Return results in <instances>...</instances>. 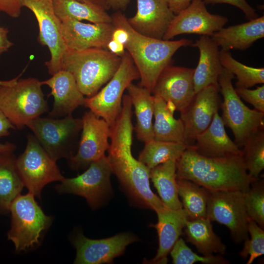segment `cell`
Wrapping results in <instances>:
<instances>
[{
  "mask_svg": "<svg viewBox=\"0 0 264 264\" xmlns=\"http://www.w3.org/2000/svg\"><path fill=\"white\" fill-rule=\"evenodd\" d=\"M132 104L128 94L123 96L121 112L110 127V140L107 156L114 174L137 203L155 212L164 207L150 186V169L132 153Z\"/></svg>",
  "mask_w": 264,
  "mask_h": 264,
  "instance_id": "1",
  "label": "cell"
},
{
  "mask_svg": "<svg viewBox=\"0 0 264 264\" xmlns=\"http://www.w3.org/2000/svg\"><path fill=\"white\" fill-rule=\"evenodd\" d=\"M176 178L194 182L210 191L244 192L255 179L249 176L241 155L207 157L188 146L176 161Z\"/></svg>",
  "mask_w": 264,
  "mask_h": 264,
  "instance_id": "2",
  "label": "cell"
},
{
  "mask_svg": "<svg viewBox=\"0 0 264 264\" xmlns=\"http://www.w3.org/2000/svg\"><path fill=\"white\" fill-rule=\"evenodd\" d=\"M112 17V24L127 31L129 39L124 46L139 74L140 86L152 93L154 85L163 69L170 64L174 54L180 47L191 45L192 41L182 39L164 40L150 37L135 31L129 23L121 10Z\"/></svg>",
  "mask_w": 264,
  "mask_h": 264,
  "instance_id": "3",
  "label": "cell"
},
{
  "mask_svg": "<svg viewBox=\"0 0 264 264\" xmlns=\"http://www.w3.org/2000/svg\"><path fill=\"white\" fill-rule=\"evenodd\" d=\"M122 56L107 49L89 48L66 49L63 58L62 69L72 74L84 96L95 94L117 70Z\"/></svg>",
  "mask_w": 264,
  "mask_h": 264,
  "instance_id": "4",
  "label": "cell"
},
{
  "mask_svg": "<svg viewBox=\"0 0 264 264\" xmlns=\"http://www.w3.org/2000/svg\"><path fill=\"white\" fill-rule=\"evenodd\" d=\"M0 80V110L17 129L48 112L41 81L34 78Z\"/></svg>",
  "mask_w": 264,
  "mask_h": 264,
  "instance_id": "5",
  "label": "cell"
},
{
  "mask_svg": "<svg viewBox=\"0 0 264 264\" xmlns=\"http://www.w3.org/2000/svg\"><path fill=\"white\" fill-rule=\"evenodd\" d=\"M234 78V75L223 67L218 83L223 97L221 118L224 126L232 131L234 142L240 147L252 134L264 127V112L250 109L242 102L232 85Z\"/></svg>",
  "mask_w": 264,
  "mask_h": 264,
  "instance_id": "6",
  "label": "cell"
},
{
  "mask_svg": "<svg viewBox=\"0 0 264 264\" xmlns=\"http://www.w3.org/2000/svg\"><path fill=\"white\" fill-rule=\"evenodd\" d=\"M39 143L55 161L69 159L79 143L82 118L72 115L59 118L38 117L26 125Z\"/></svg>",
  "mask_w": 264,
  "mask_h": 264,
  "instance_id": "7",
  "label": "cell"
},
{
  "mask_svg": "<svg viewBox=\"0 0 264 264\" xmlns=\"http://www.w3.org/2000/svg\"><path fill=\"white\" fill-rule=\"evenodd\" d=\"M9 211L11 224L7 239L13 243L17 252L25 251L37 244L42 232L52 220L51 217L44 214L30 192L18 195L11 202Z\"/></svg>",
  "mask_w": 264,
  "mask_h": 264,
  "instance_id": "8",
  "label": "cell"
},
{
  "mask_svg": "<svg viewBox=\"0 0 264 264\" xmlns=\"http://www.w3.org/2000/svg\"><path fill=\"white\" fill-rule=\"evenodd\" d=\"M138 78L139 72L126 51L113 77L95 94L86 97L84 106L111 127L121 112L125 90L133 80Z\"/></svg>",
  "mask_w": 264,
  "mask_h": 264,
  "instance_id": "9",
  "label": "cell"
},
{
  "mask_svg": "<svg viewBox=\"0 0 264 264\" xmlns=\"http://www.w3.org/2000/svg\"><path fill=\"white\" fill-rule=\"evenodd\" d=\"M16 165L29 192L40 198L44 187L54 181H61L62 175L56 161L42 147L35 136L27 135L25 148L16 158Z\"/></svg>",
  "mask_w": 264,
  "mask_h": 264,
  "instance_id": "10",
  "label": "cell"
},
{
  "mask_svg": "<svg viewBox=\"0 0 264 264\" xmlns=\"http://www.w3.org/2000/svg\"><path fill=\"white\" fill-rule=\"evenodd\" d=\"M22 5L34 14L38 23V41L47 47L50 58L45 63L52 75L62 70L63 58L67 48L62 30V22L56 15L52 0H22Z\"/></svg>",
  "mask_w": 264,
  "mask_h": 264,
  "instance_id": "11",
  "label": "cell"
},
{
  "mask_svg": "<svg viewBox=\"0 0 264 264\" xmlns=\"http://www.w3.org/2000/svg\"><path fill=\"white\" fill-rule=\"evenodd\" d=\"M206 215L211 220L226 226L235 243H241L248 238L247 226L250 218L244 205V192L211 191Z\"/></svg>",
  "mask_w": 264,
  "mask_h": 264,
  "instance_id": "12",
  "label": "cell"
},
{
  "mask_svg": "<svg viewBox=\"0 0 264 264\" xmlns=\"http://www.w3.org/2000/svg\"><path fill=\"white\" fill-rule=\"evenodd\" d=\"M111 173L109 159L104 155L91 163L80 175L72 178L64 177L55 188L60 193H70L85 198L88 205L96 209L111 191Z\"/></svg>",
  "mask_w": 264,
  "mask_h": 264,
  "instance_id": "13",
  "label": "cell"
},
{
  "mask_svg": "<svg viewBox=\"0 0 264 264\" xmlns=\"http://www.w3.org/2000/svg\"><path fill=\"white\" fill-rule=\"evenodd\" d=\"M82 120L77 152L68 159L69 166L74 170L87 168L105 155L110 145V127L103 119L89 110L85 112Z\"/></svg>",
  "mask_w": 264,
  "mask_h": 264,
  "instance_id": "14",
  "label": "cell"
},
{
  "mask_svg": "<svg viewBox=\"0 0 264 264\" xmlns=\"http://www.w3.org/2000/svg\"><path fill=\"white\" fill-rule=\"evenodd\" d=\"M220 89L218 84L210 85L196 93L190 104L180 112L188 145H193L197 136L210 125L220 108Z\"/></svg>",
  "mask_w": 264,
  "mask_h": 264,
  "instance_id": "15",
  "label": "cell"
},
{
  "mask_svg": "<svg viewBox=\"0 0 264 264\" xmlns=\"http://www.w3.org/2000/svg\"><path fill=\"white\" fill-rule=\"evenodd\" d=\"M203 0H192L185 9L176 14L162 39L170 40L183 34H195L211 37L223 27L226 17L209 12Z\"/></svg>",
  "mask_w": 264,
  "mask_h": 264,
  "instance_id": "16",
  "label": "cell"
},
{
  "mask_svg": "<svg viewBox=\"0 0 264 264\" xmlns=\"http://www.w3.org/2000/svg\"><path fill=\"white\" fill-rule=\"evenodd\" d=\"M194 68L167 66L158 77L152 93L181 112L190 104L196 93Z\"/></svg>",
  "mask_w": 264,
  "mask_h": 264,
  "instance_id": "17",
  "label": "cell"
},
{
  "mask_svg": "<svg viewBox=\"0 0 264 264\" xmlns=\"http://www.w3.org/2000/svg\"><path fill=\"white\" fill-rule=\"evenodd\" d=\"M137 237L125 232L102 239H91L80 233L73 239L76 250L74 263L76 264H110L123 254L126 247L136 241Z\"/></svg>",
  "mask_w": 264,
  "mask_h": 264,
  "instance_id": "18",
  "label": "cell"
},
{
  "mask_svg": "<svg viewBox=\"0 0 264 264\" xmlns=\"http://www.w3.org/2000/svg\"><path fill=\"white\" fill-rule=\"evenodd\" d=\"M61 22L67 49L72 50L106 49L115 29L112 23H87L71 19H65Z\"/></svg>",
  "mask_w": 264,
  "mask_h": 264,
  "instance_id": "19",
  "label": "cell"
},
{
  "mask_svg": "<svg viewBox=\"0 0 264 264\" xmlns=\"http://www.w3.org/2000/svg\"><path fill=\"white\" fill-rule=\"evenodd\" d=\"M175 15L166 0H137V12L127 20L138 33L162 39Z\"/></svg>",
  "mask_w": 264,
  "mask_h": 264,
  "instance_id": "20",
  "label": "cell"
},
{
  "mask_svg": "<svg viewBox=\"0 0 264 264\" xmlns=\"http://www.w3.org/2000/svg\"><path fill=\"white\" fill-rule=\"evenodd\" d=\"M41 83L50 88V95L54 98L53 107L48 113V117L59 118L72 115L78 107L84 105L86 97L69 72L61 70Z\"/></svg>",
  "mask_w": 264,
  "mask_h": 264,
  "instance_id": "21",
  "label": "cell"
},
{
  "mask_svg": "<svg viewBox=\"0 0 264 264\" xmlns=\"http://www.w3.org/2000/svg\"><path fill=\"white\" fill-rule=\"evenodd\" d=\"M157 222L154 227L158 237V248L155 256L149 261L151 264H166L167 256L179 238L188 216L183 208L172 210L164 207L155 212Z\"/></svg>",
  "mask_w": 264,
  "mask_h": 264,
  "instance_id": "22",
  "label": "cell"
},
{
  "mask_svg": "<svg viewBox=\"0 0 264 264\" xmlns=\"http://www.w3.org/2000/svg\"><path fill=\"white\" fill-rule=\"evenodd\" d=\"M224 127L217 112L208 127L197 136L194 144L191 146L198 153L207 157L242 155V150L228 136Z\"/></svg>",
  "mask_w": 264,
  "mask_h": 264,
  "instance_id": "23",
  "label": "cell"
},
{
  "mask_svg": "<svg viewBox=\"0 0 264 264\" xmlns=\"http://www.w3.org/2000/svg\"><path fill=\"white\" fill-rule=\"evenodd\" d=\"M264 37V16L227 27H222L211 37L221 50H243Z\"/></svg>",
  "mask_w": 264,
  "mask_h": 264,
  "instance_id": "24",
  "label": "cell"
},
{
  "mask_svg": "<svg viewBox=\"0 0 264 264\" xmlns=\"http://www.w3.org/2000/svg\"><path fill=\"white\" fill-rule=\"evenodd\" d=\"M191 46L197 47L199 52L198 64L194 68L193 76L196 93L210 85L218 84L223 67L220 60L219 47L211 37L201 35Z\"/></svg>",
  "mask_w": 264,
  "mask_h": 264,
  "instance_id": "25",
  "label": "cell"
},
{
  "mask_svg": "<svg viewBox=\"0 0 264 264\" xmlns=\"http://www.w3.org/2000/svg\"><path fill=\"white\" fill-rule=\"evenodd\" d=\"M134 109L137 138L144 143L154 138L153 118L154 113V97L147 88L131 83L127 88Z\"/></svg>",
  "mask_w": 264,
  "mask_h": 264,
  "instance_id": "26",
  "label": "cell"
},
{
  "mask_svg": "<svg viewBox=\"0 0 264 264\" xmlns=\"http://www.w3.org/2000/svg\"><path fill=\"white\" fill-rule=\"evenodd\" d=\"M154 139L186 144L184 129L181 119L174 116L175 109L161 97L154 95Z\"/></svg>",
  "mask_w": 264,
  "mask_h": 264,
  "instance_id": "27",
  "label": "cell"
},
{
  "mask_svg": "<svg viewBox=\"0 0 264 264\" xmlns=\"http://www.w3.org/2000/svg\"><path fill=\"white\" fill-rule=\"evenodd\" d=\"M211 221L208 218L188 220L184 228L187 241L204 256L222 255L226 246L214 232Z\"/></svg>",
  "mask_w": 264,
  "mask_h": 264,
  "instance_id": "28",
  "label": "cell"
},
{
  "mask_svg": "<svg viewBox=\"0 0 264 264\" xmlns=\"http://www.w3.org/2000/svg\"><path fill=\"white\" fill-rule=\"evenodd\" d=\"M150 179L165 207L172 210L183 208L177 191L176 160H168L150 169Z\"/></svg>",
  "mask_w": 264,
  "mask_h": 264,
  "instance_id": "29",
  "label": "cell"
},
{
  "mask_svg": "<svg viewBox=\"0 0 264 264\" xmlns=\"http://www.w3.org/2000/svg\"><path fill=\"white\" fill-rule=\"evenodd\" d=\"M24 186L13 152L0 153V213L9 212Z\"/></svg>",
  "mask_w": 264,
  "mask_h": 264,
  "instance_id": "30",
  "label": "cell"
},
{
  "mask_svg": "<svg viewBox=\"0 0 264 264\" xmlns=\"http://www.w3.org/2000/svg\"><path fill=\"white\" fill-rule=\"evenodd\" d=\"M55 12L60 20H86L92 23H111L112 17L103 7L77 0H53Z\"/></svg>",
  "mask_w": 264,
  "mask_h": 264,
  "instance_id": "31",
  "label": "cell"
},
{
  "mask_svg": "<svg viewBox=\"0 0 264 264\" xmlns=\"http://www.w3.org/2000/svg\"><path fill=\"white\" fill-rule=\"evenodd\" d=\"M178 196L188 220L207 218V205L211 194L208 189L185 179L176 178Z\"/></svg>",
  "mask_w": 264,
  "mask_h": 264,
  "instance_id": "32",
  "label": "cell"
},
{
  "mask_svg": "<svg viewBox=\"0 0 264 264\" xmlns=\"http://www.w3.org/2000/svg\"><path fill=\"white\" fill-rule=\"evenodd\" d=\"M188 146L180 143L154 139L145 143L138 160L150 170L168 160L176 161Z\"/></svg>",
  "mask_w": 264,
  "mask_h": 264,
  "instance_id": "33",
  "label": "cell"
},
{
  "mask_svg": "<svg viewBox=\"0 0 264 264\" xmlns=\"http://www.w3.org/2000/svg\"><path fill=\"white\" fill-rule=\"evenodd\" d=\"M220 55L222 66L236 75V88H248L264 83V67L256 68L244 65L235 59L229 51L220 50Z\"/></svg>",
  "mask_w": 264,
  "mask_h": 264,
  "instance_id": "34",
  "label": "cell"
},
{
  "mask_svg": "<svg viewBox=\"0 0 264 264\" xmlns=\"http://www.w3.org/2000/svg\"><path fill=\"white\" fill-rule=\"evenodd\" d=\"M242 146V157L247 171L257 179L264 169V127L252 134Z\"/></svg>",
  "mask_w": 264,
  "mask_h": 264,
  "instance_id": "35",
  "label": "cell"
},
{
  "mask_svg": "<svg viewBox=\"0 0 264 264\" xmlns=\"http://www.w3.org/2000/svg\"><path fill=\"white\" fill-rule=\"evenodd\" d=\"M244 201L249 218L264 228V181L259 178L251 183L244 192Z\"/></svg>",
  "mask_w": 264,
  "mask_h": 264,
  "instance_id": "36",
  "label": "cell"
},
{
  "mask_svg": "<svg viewBox=\"0 0 264 264\" xmlns=\"http://www.w3.org/2000/svg\"><path fill=\"white\" fill-rule=\"evenodd\" d=\"M170 252L174 264H193L197 262L205 264H230L221 255L200 256L195 253L182 238L177 240Z\"/></svg>",
  "mask_w": 264,
  "mask_h": 264,
  "instance_id": "37",
  "label": "cell"
},
{
  "mask_svg": "<svg viewBox=\"0 0 264 264\" xmlns=\"http://www.w3.org/2000/svg\"><path fill=\"white\" fill-rule=\"evenodd\" d=\"M247 230L250 238L244 241L243 248L239 254L243 259L249 256L246 264H251L255 259L264 254V231L250 219L248 221Z\"/></svg>",
  "mask_w": 264,
  "mask_h": 264,
  "instance_id": "38",
  "label": "cell"
},
{
  "mask_svg": "<svg viewBox=\"0 0 264 264\" xmlns=\"http://www.w3.org/2000/svg\"><path fill=\"white\" fill-rule=\"evenodd\" d=\"M238 96L250 104L257 110L264 112V85L257 86L255 89L236 88Z\"/></svg>",
  "mask_w": 264,
  "mask_h": 264,
  "instance_id": "39",
  "label": "cell"
},
{
  "mask_svg": "<svg viewBox=\"0 0 264 264\" xmlns=\"http://www.w3.org/2000/svg\"><path fill=\"white\" fill-rule=\"evenodd\" d=\"M205 4L226 3L239 8L248 20L258 17L255 10L249 4L246 0H203Z\"/></svg>",
  "mask_w": 264,
  "mask_h": 264,
  "instance_id": "40",
  "label": "cell"
},
{
  "mask_svg": "<svg viewBox=\"0 0 264 264\" xmlns=\"http://www.w3.org/2000/svg\"><path fill=\"white\" fill-rule=\"evenodd\" d=\"M22 7V0H0V12L11 18H18Z\"/></svg>",
  "mask_w": 264,
  "mask_h": 264,
  "instance_id": "41",
  "label": "cell"
},
{
  "mask_svg": "<svg viewBox=\"0 0 264 264\" xmlns=\"http://www.w3.org/2000/svg\"><path fill=\"white\" fill-rule=\"evenodd\" d=\"M192 0H166L170 10L176 14L186 8Z\"/></svg>",
  "mask_w": 264,
  "mask_h": 264,
  "instance_id": "42",
  "label": "cell"
},
{
  "mask_svg": "<svg viewBox=\"0 0 264 264\" xmlns=\"http://www.w3.org/2000/svg\"><path fill=\"white\" fill-rule=\"evenodd\" d=\"M8 33L7 28L0 27V56L3 53L7 51L13 44L8 39Z\"/></svg>",
  "mask_w": 264,
  "mask_h": 264,
  "instance_id": "43",
  "label": "cell"
},
{
  "mask_svg": "<svg viewBox=\"0 0 264 264\" xmlns=\"http://www.w3.org/2000/svg\"><path fill=\"white\" fill-rule=\"evenodd\" d=\"M15 129L0 110V138L9 135L10 130Z\"/></svg>",
  "mask_w": 264,
  "mask_h": 264,
  "instance_id": "44",
  "label": "cell"
},
{
  "mask_svg": "<svg viewBox=\"0 0 264 264\" xmlns=\"http://www.w3.org/2000/svg\"><path fill=\"white\" fill-rule=\"evenodd\" d=\"M107 49L112 53L120 56H123L126 51L124 44L112 39L108 43Z\"/></svg>",
  "mask_w": 264,
  "mask_h": 264,
  "instance_id": "45",
  "label": "cell"
},
{
  "mask_svg": "<svg viewBox=\"0 0 264 264\" xmlns=\"http://www.w3.org/2000/svg\"><path fill=\"white\" fill-rule=\"evenodd\" d=\"M111 39L125 45L129 39V35L126 30L120 27H115Z\"/></svg>",
  "mask_w": 264,
  "mask_h": 264,
  "instance_id": "46",
  "label": "cell"
},
{
  "mask_svg": "<svg viewBox=\"0 0 264 264\" xmlns=\"http://www.w3.org/2000/svg\"><path fill=\"white\" fill-rule=\"evenodd\" d=\"M131 0H108L110 8L116 11L124 10L128 6Z\"/></svg>",
  "mask_w": 264,
  "mask_h": 264,
  "instance_id": "47",
  "label": "cell"
},
{
  "mask_svg": "<svg viewBox=\"0 0 264 264\" xmlns=\"http://www.w3.org/2000/svg\"><path fill=\"white\" fill-rule=\"evenodd\" d=\"M16 148V145L12 143H0V153L14 152Z\"/></svg>",
  "mask_w": 264,
  "mask_h": 264,
  "instance_id": "48",
  "label": "cell"
},
{
  "mask_svg": "<svg viewBox=\"0 0 264 264\" xmlns=\"http://www.w3.org/2000/svg\"><path fill=\"white\" fill-rule=\"evenodd\" d=\"M82 2H89L100 5L107 10L110 9L108 3V0H77Z\"/></svg>",
  "mask_w": 264,
  "mask_h": 264,
  "instance_id": "49",
  "label": "cell"
},
{
  "mask_svg": "<svg viewBox=\"0 0 264 264\" xmlns=\"http://www.w3.org/2000/svg\"></svg>",
  "mask_w": 264,
  "mask_h": 264,
  "instance_id": "50",
  "label": "cell"
}]
</instances>
